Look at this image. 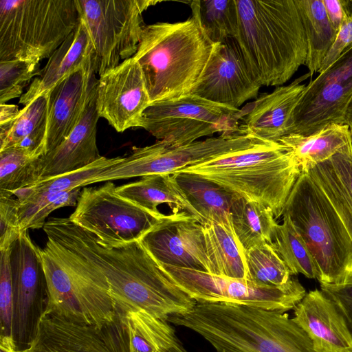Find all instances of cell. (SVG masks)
Here are the masks:
<instances>
[{
	"instance_id": "obj_29",
	"label": "cell",
	"mask_w": 352,
	"mask_h": 352,
	"mask_svg": "<svg viewBox=\"0 0 352 352\" xmlns=\"http://www.w3.org/2000/svg\"><path fill=\"white\" fill-rule=\"evenodd\" d=\"M47 108L48 93L25 106L12 125L0 130V151L19 147L41 156L45 155Z\"/></svg>"
},
{
	"instance_id": "obj_5",
	"label": "cell",
	"mask_w": 352,
	"mask_h": 352,
	"mask_svg": "<svg viewBox=\"0 0 352 352\" xmlns=\"http://www.w3.org/2000/svg\"><path fill=\"white\" fill-rule=\"evenodd\" d=\"M177 172L199 175L239 197L261 203L272 210L276 219L283 215L301 173L287 148L268 142Z\"/></svg>"
},
{
	"instance_id": "obj_26",
	"label": "cell",
	"mask_w": 352,
	"mask_h": 352,
	"mask_svg": "<svg viewBox=\"0 0 352 352\" xmlns=\"http://www.w3.org/2000/svg\"><path fill=\"white\" fill-rule=\"evenodd\" d=\"M305 173L327 197L352 241V155L336 154Z\"/></svg>"
},
{
	"instance_id": "obj_14",
	"label": "cell",
	"mask_w": 352,
	"mask_h": 352,
	"mask_svg": "<svg viewBox=\"0 0 352 352\" xmlns=\"http://www.w3.org/2000/svg\"><path fill=\"white\" fill-rule=\"evenodd\" d=\"M10 268L14 294L12 336L21 351L34 339L47 307L48 293L41 249L28 230L11 246Z\"/></svg>"
},
{
	"instance_id": "obj_6",
	"label": "cell",
	"mask_w": 352,
	"mask_h": 352,
	"mask_svg": "<svg viewBox=\"0 0 352 352\" xmlns=\"http://www.w3.org/2000/svg\"><path fill=\"white\" fill-rule=\"evenodd\" d=\"M289 217L311 253L320 283L352 279V241L331 204L307 173H301L286 201Z\"/></svg>"
},
{
	"instance_id": "obj_20",
	"label": "cell",
	"mask_w": 352,
	"mask_h": 352,
	"mask_svg": "<svg viewBox=\"0 0 352 352\" xmlns=\"http://www.w3.org/2000/svg\"><path fill=\"white\" fill-rule=\"evenodd\" d=\"M97 69L94 52L83 66L48 92L45 154L61 144L80 122L96 92Z\"/></svg>"
},
{
	"instance_id": "obj_36",
	"label": "cell",
	"mask_w": 352,
	"mask_h": 352,
	"mask_svg": "<svg viewBox=\"0 0 352 352\" xmlns=\"http://www.w3.org/2000/svg\"><path fill=\"white\" fill-rule=\"evenodd\" d=\"M122 157L108 158L102 156L91 164L60 176L43 179L34 184L12 192L21 201L31 195L58 193L96 183L97 177L110 166L120 162Z\"/></svg>"
},
{
	"instance_id": "obj_7",
	"label": "cell",
	"mask_w": 352,
	"mask_h": 352,
	"mask_svg": "<svg viewBox=\"0 0 352 352\" xmlns=\"http://www.w3.org/2000/svg\"><path fill=\"white\" fill-rule=\"evenodd\" d=\"M45 247L56 256L44 265L46 313L100 327L113 321L116 310L103 273L77 252L50 239Z\"/></svg>"
},
{
	"instance_id": "obj_4",
	"label": "cell",
	"mask_w": 352,
	"mask_h": 352,
	"mask_svg": "<svg viewBox=\"0 0 352 352\" xmlns=\"http://www.w3.org/2000/svg\"><path fill=\"white\" fill-rule=\"evenodd\" d=\"M213 45L192 16L146 25L133 57L141 68L151 103L190 94Z\"/></svg>"
},
{
	"instance_id": "obj_34",
	"label": "cell",
	"mask_w": 352,
	"mask_h": 352,
	"mask_svg": "<svg viewBox=\"0 0 352 352\" xmlns=\"http://www.w3.org/2000/svg\"><path fill=\"white\" fill-rule=\"evenodd\" d=\"M190 7L192 16L213 44L236 38L239 27L236 0H195Z\"/></svg>"
},
{
	"instance_id": "obj_22",
	"label": "cell",
	"mask_w": 352,
	"mask_h": 352,
	"mask_svg": "<svg viewBox=\"0 0 352 352\" xmlns=\"http://www.w3.org/2000/svg\"><path fill=\"white\" fill-rule=\"evenodd\" d=\"M294 310L292 319L318 352H352V336L342 315L320 289L306 293Z\"/></svg>"
},
{
	"instance_id": "obj_28",
	"label": "cell",
	"mask_w": 352,
	"mask_h": 352,
	"mask_svg": "<svg viewBox=\"0 0 352 352\" xmlns=\"http://www.w3.org/2000/svg\"><path fill=\"white\" fill-rule=\"evenodd\" d=\"M187 199L197 211L201 223H228L237 195L199 175L176 172L173 174Z\"/></svg>"
},
{
	"instance_id": "obj_25",
	"label": "cell",
	"mask_w": 352,
	"mask_h": 352,
	"mask_svg": "<svg viewBox=\"0 0 352 352\" xmlns=\"http://www.w3.org/2000/svg\"><path fill=\"white\" fill-rule=\"evenodd\" d=\"M278 142L292 153L301 173L336 154L352 155V137L346 124L332 123L307 135L290 134Z\"/></svg>"
},
{
	"instance_id": "obj_32",
	"label": "cell",
	"mask_w": 352,
	"mask_h": 352,
	"mask_svg": "<svg viewBox=\"0 0 352 352\" xmlns=\"http://www.w3.org/2000/svg\"><path fill=\"white\" fill-rule=\"evenodd\" d=\"M307 41L305 65L310 78L320 69L338 32L331 25L323 0H295Z\"/></svg>"
},
{
	"instance_id": "obj_21",
	"label": "cell",
	"mask_w": 352,
	"mask_h": 352,
	"mask_svg": "<svg viewBox=\"0 0 352 352\" xmlns=\"http://www.w3.org/2000/svg\"><path fill=\"white\" fill-rule=\"evenodd\" d=\"M310 77L307 73L285 86L263 94L241 109L239 132L269 142L292 134L296 109Z\"/></svg>"
},
{
	"instance_id": "obj_17",
	"label": "cell",
	"mask_w": 352,
	"mask_h": 352,
	"mask_svg": "<svg viewBox=\"0 0 352 352\" xmlns=\"http://www.w3.org/2000/svg\"><path fill=\"white\" fill-rule=\"evenodd\" d=\"M139 241L160 265L214 274L202 224L185 212L165 215Z\"/></svg>"
},
{
	"instance_id": "obj_47",
	"label": "cell",
	"mask_w": 352,
	"mask_h": 352,
	"mask_svg": "<svg viewBox=\"0 0 352 352\" xmlns=\"http://www.w3.org/2000/svg\"><path fill=\"white\" fill-rule=\"evenodd\" d=\"M0 352H21L12 336H0Z\"/></svg>"
},
{
	"instance_id": "obj_1",
	"label": "cell",
	"mask_w": 352,
	"mask_h": 352,
	"mask_svg": "<svg viewBox=\"0 0 352 352\" xmlns=\"http://www.w3.org/2000/svg\"><path fill=\"white\" fill-rule=\"evenodd\" d=\"M50 239L77 252L105 276L116 312L142 310L167 320L197 302L181 289L140 241L106 247L69 218H52L43 228Z\"/></svg>"
},
{
	"instance_id": "obj_40",
	"label": "cell",
	"mask_w": 352,
	"mask_h": 352,
	"mask_svg": "<svg viewBox=\"0 0 352 352\" xmlns=\"http://www.w3.org/2000/svg\"><path fill=\"white\" fill-rule=\"evenodd\" d=\"M39 72L38 63L22 60L0 61V104L21 98L23 89Z\"/></svg>"
},
{
	"instance_id": "obj_18",
	"label": "cell",
	"mask_w": 352,
	"mask_h": 352,
	"mask_svg": "<svg viewBox=\"0 0 352 352\" xmlns=\"http://www.w3.org/2000/svg\"><path fill=\"white\" fill-rule=\"evenodd\" d=\"M250 74L235 38L215 43L190 94L234 109L258 97L261 88Z\"/></svg>"
},
{
	"instance_id": "obj_16",
	"label": "cell",
	"mask_w": 352,
	"mask_h": 352,
	"mask_svg": "<svg viewBox=\"0 0 352 352\" xmlns=\"http://www.w3.org/2000/svg\"><path fill=\"white\" fill-rule=\"evenodd\" d=\"M21 352H130L128 329L118 312L101 327L45 314L34 339Z\"/></svg>"
},
{
	"instance_id": "obj_15",
	"label": "cell",
	"mask_w": 352,
	"mask_h": 352,
	"mask_svg": "<svg viewBox=\"0 0 352 352\" xmlns=\"http://www.w3.org/2000/svg\"><path fill=\"white\" fill-rule=\"evenodd\" d=\"M352 99V46L306 86L292 134L307 135L332 123L345 124Z\"/></svg>"
},
{
	"instance_id": "obj_8",
	"label": "cell",
	"mask_w": 352,
	"mask_h": 352,
	"mask_svg": "<svg viewBox=\"0 0 352 352\" xmlns=\"http://www.w3.org/2000/svg\"><path fill=\"white\" fill-rule=\"evenodd\" d=\"M79 20L75 0H1L0 61L49 58Z\"/></svg>"
},
{
	"instance_id": "obj_11",
	"label": "cell",
	"mask_w": 352,
	"mask_h": 352,
	"mask_svg": "<svg viewBox=\"0 0 352 352\" xmlns=\"http://www.w3.org/2000/svg\"><path fill=\"white\" fill-rule=\"evenodd\" d=\"M265 141L249 135L221 134L182 145L158 140L143 146L133 147L120 162L100 174L96 183L150 175H173L186 167L245 150Z\"/></svg>"
},
{
	"instance_id": "obj_33",
	"label": "cell",
	"mask_w": 352,
	"mask_h": 352,
	"mask_svg": "<svg viewBox=\"0 0 352 352\" xmlns=\"http://www.w3.org/2000/svg\"><path fill=\"white\" fill-rule=\"evenodd\" d=\"M230 214L234 234L244 251L264 243H273L278 223L269 207L237 196Z\"/></svg>"
},
{
	"instance_id": "obj_2",
	"label": "cell",
	"mask_w": 352,
	"mask_h": 352,
	"mask_svg": "<svg viewBox=\"0 0 352 352\" xmlns=\"http://www.w3.org/2000/svg\"><path fill=\"white\" fill-rule=\"evenodd\" d=\"M167 321L199 333L215 352H318L305 331L285 312L197 302Z\"/></svg>"
},
{
	"instance_id": "obj_45",
	"label": "cell",
	"mask_w": 352,
	"mask_h": 352,
	"mask_svg": "<svg viewBox=\"0 0 352 352\" xmlns=\"http://www.w3.org/2000/svg\"><path fill=\"white\" fill-rule=\"evenodd\" d=\"M323 3L331 25L338 32L342 24L348 21L342 0H323Z\"/></svg>"
},
{
	"instance_id": "obj_37",
	"label": "cell",
	"mask_w": 352,
	"mask_h": 352,
	"mask_svg": "<svg viewBox=\"0 0 352 352\" xmlns=\"http://www.w3.org/2000/svg\"><path fill=\"white\" fill-rule=\"evenodd\" d=\"M41 157L19 147L0 151V190L12 193L39 181Z\"/></svg>"
},
{
	"instance_id": "obj_10",
	"label": "cell",
	"mask_w": 352,
	"mask_h": 352,
	"mask_svg": "<svg viewBox=\"0 0 352 352\" xmlns=\"http://www.w3.org/2000/svg\"><path fill=\"white\" fill-rule=\"evenodd\" d=\"M241 117L240 109L188 94L151 103L138 127L148 131L160 141L182 145L215 133L241 134Z\"/></svg>"
},
{
	"instance_id": "obj_48",
	"label": "cell",
	"mask_w": 352,
	"mask_h": 352,
	"mask_svg": "<svg viewBox=\"0 0 352 352\" xmlns=\"http://www.w3.org/2000/svg\"><path fill=\"white\" fill-rule=\"evenodd\" d=\"M344 123L349 126L352 137V99L346 111Z\"/></svg>"
},
{
	"instance_id": "obj_38",
	"label": "cell",
	"mask_w": 352,
	"mask_h": 352,
	"mask_svg": "<svg viewBox=\"0 0 352 352\" xmlns=\"http://www.w3.org/2000/svg\"><path fill=\"white\" fill-rule=\"evenodd\" d=\"M247 280L260 287L281 286L291 273L272 243H264L245 251Z\"/></svg>"
},
{
	"instance_id": "obj_19",
	"label": "cell",
	"mask_w": 352,
	"mask_h": 352,
	"mask_svg": "<svg viewBox=\"0 0 352 352\" xmlns=\"http://www.w3.org/2000/svg\"><path fill=\"white\" fill-rule=\"evenodd\" d=\"M150 104L141 68L133 57L100 76L96 94L97 113L116 131L138 127Z\"/></svg>"
},
{
	"instance_id": "obj_13",
	"label": "cell",
	"mask_w": 352,
	"mask_h": 352,
	"mask_svg": "<svg viewBox=\"0 0 352 352\" xmlns=\"http://www.w3.org/2000/svg\"><path fill=\"white\" fill-rule=\"evenodd\" d=\"M160 265L177 285L197 302L243 305L286 312L294 309L306 294L301 283L292 278L281 286L260 287L248 280Z\"/></svg>"
},
{
	"instance_id": "obj_42",
	"label": "cell",
	"mask_w": 352,
	"mask_h": 352,
	"mask_svg": "<svg viewBox=\"0 0 352 352\" xmlns=\"http://www.w3.org/2000/svg\"><path fill=\"white\" fill-rule=\"evenodd\" d=\"M13 196L0 190V250L10 247L22 231L18 201Z\"/></svg>"
},
{
	"instance_id": "obj_3",
	"label": "cell",
	"mask_w": 352,
	"mask_h": 352,
	"mask_svg": "<svg viewBox=\"0 0 352 352\" xmlns=\"http://www.w3.org/2000/svg\"><path fill=\"white\" fill-rule=\"evenodd\" d=\"M235 38L261 86L278 87L305 65L307 41L295 0H236Z\"/></svg>"
},
{
	"instance_id": "obj_35",
	"label": "cell",
	"mask_w": 352,
	"mask_h": 352,
	"mask_svg": "<svg viewBox=\"0 0 352 352\" xmlns=\"http://www.w3.org/2000/svg\"><path fill=\"white\" fill-rule=\"evenodd\" d=\"M283 216V223L277 225L274 234V247L292 275L301 274L308 278H317V269L305 241L289 217Z\"/></svg>"
},
{
	"instance_id": "obj_23",
	"label": "cell",
	"mask_w": 352,
	"mask_h": 352,
	"mask_svg": "<svg viewBox=\"0 0 352 352\" xmlns=\"http://www.w3.org/2000/svg\"><path fill=\"white\" fill-rule=\"evenodd\" d=\"M96 92L69 135L54 150L40 157V179L80 170L102 157L96 144L100 118L96 110Z\"/></svg>"
},
{
	"instance_id": "obj_31",
	"label": "cell",
	"mask_w": 352,
	"mask_h": 352,
	"mask_svg": "<svg viewBox=\"0 0 352 352\" xmlns=\"http://www.w3.org/2000/svg\"><path fill=\"white\" fill-rule=\"evenodd\" d=\"M122 316L128 329L130 352H187L167 320L142 310Z\"/></svg>"
},
{
	"instance_id": "obj_24",
	"label": "cell",
	"mask_w": 352,
	"mask_h": 352,
	"mask_svg": "<svg viewBox=\"0 0 352 352\" xmlns=\"http://www.w3.org/2000/svg\"><path fill=\"white\" fill-rule=\"evenodd\" d=\"M95 52L88 30L82 20L60 46L48 58L38 76L21 96L25 106L47 94L56 84L79 69Z\"/></svg>"
},
{
	"instance_id": "obj_30",
	"label": "cell",
	"mask_w": 352,
	"mask_h": 352,
	"mask_svg": "<svg viewBox=\"0 0 352 352\" xmlns=\"http://www.w3.org/2000/svg\"><path fill=\"white\" fill-rule=\"evenodd\" d=\"M206 245L214 274L247 280L245 251L237 240L232 221L202 223Z\"/></svg>"
},
{
	"instance_id": "obj_41",
	"label": "cell",
	"mask_w": 352,
	"mask_h": 352,
	"mask_svg": "<svg viewBox=\"0 0 352 352\" xmlns=\"http://www.w3.org/2000/svg\"><path fill=\"white\" fill-rule=\"evenodd\" d=\"M11 246L0 250V336H12L13 321L14 294L10 268Z\"/></svg>"
},
{
	"instance_id": "obj_46",
	"label": "cell",
	"mask_w": 352,
	"mask_h": 352,
	"mask_svg": "<svg viewBox=\"0 0 352 352\" xmlns=\"http://www.w3.org/2000/svg\"><path fill=\"white\" fill-rule=\"evenodd\" d=\"M20 111L16 105L0 104V130L6 129L12 125Z\"/></svg>"
},
{
	"instance_id": "obj_12",
	"label": "cell",
	"mask_w": 352,
	"mask_h": 352,
	"mask_svg": "<svg viewBox=\"0 0 352 352\" xmlns=\"http://www.w3.org/2000/svg\"><path fill=\"white\" fill-rule=\"evenodd\" d=\"M116 189L112 182L98 188H85L69 217L106 247L139 241L166 215L124 199Z\"/></svg>"
},
{
	"instance_id": "obj_27",
	"label": "cell",
	"mask_w": 352,
	"mask_h": 352,
	"mask_svg": "<svg viewBox=\"0 0 352 352\" xmlns=\"http://www.w3.org/2000/svg\"><path fill=\"white\" fill-rule=\"evenodd\" d=\"M116 191L124 199L148 210L159 212L157 206L166 204L173 212L183 210L201 223L173 175H146L137 182L116 187Z\"/></svg>"
},
{
	"instance_id": "obj_9",
	"label": "cell",
	"mask_w": 352,
	"mask_h": 352,
	"mask_svg": "<svg viewBox=\"0 0 352 352\" xmlns=\"http://www.w3.org/2000/svg\"><path fill=\"white\" fill-rule=\"evenodd\" d=\"M97 58L99 76L135 54L153 0H75Z\"/></svg>"
},
{
	"instance_id": "obj_43",
	"label": "cell",
	"mask_w": 352,
	"mask_h": 352,
	"mask_svg": "<svg viewBox=\"0 0 352 352\" xmlns=\"http://www.w3.org/2000/svg\"><path fill=\"white\" fill-rule=\"evenodd\" d=\"M320 290L335 304L352 336V279L342 284H320Z\"/></svg>"
},
{
	"instance_id": "obj_39",
	"label": "cell",
	"mask_w": 352,
	"mask_h": 352,
	"mask_svg": "<svg viewBox=\"0 0 352 352\" xmlns=\"http://www.w3.org/2000/svg\"><path fill=\"white\" fill-rule=\"evenodd\" d=\"M80 188L58 193L34 194L19 202L21 230L43 228L45 219L54 210L65 206H74L81 192Z\"/></svg>"
},
{
	"instance_id": "obj_44",
	"label": "cell",
	"mask_w": 352,
	"mask_h": 352,
	"mask_svg": "<svg viewBox=\"0 0 352 352\" xmlns=\"http://www.w3.org/2000/svg\"><path fill=\"white\" fill-rule=\"evenodd\" d=\"M352 46V19L346 21L340 28L334 42L326 54L321 67L320 74L330 67L346 50Z\"/></svg>"
}]
</instances>
